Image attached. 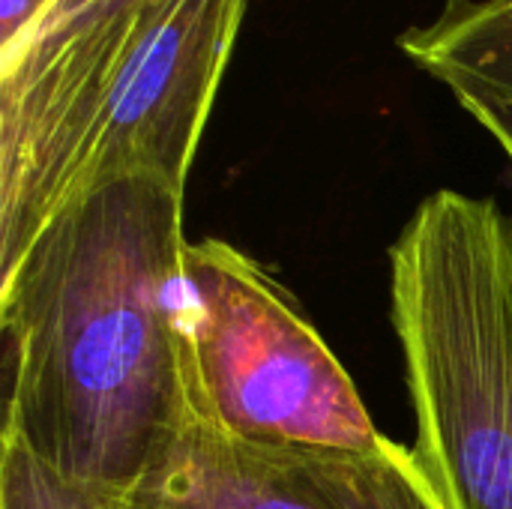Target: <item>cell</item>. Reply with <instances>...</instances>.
I'll use <instances>...</instances> for the list:
<instances>
[{
    "label": "cell",
    "mask_w": 512,
    "mask_h": 509,
    "mask_svg": "<svg viewBox=\"0 0 512 509\" xmlns=\"http://www.w3.org/2000/svg\"><path fill=\"white\" fill-rule=\"evenodd\" d=\"M183 195L156 174L96 180L0 279L3 438L63 477L132 495L186 417Z\"/></svg>",
    "instance_id": "obj_1"
},
{
    "label": "cell",
    "mask_w": 512,
    "mask_h": 509,
    "mask_svg": "<svg viewBox=\"0 0 512 509\" xmlns=\"http://www.w3.org/2000/svg\"><path fill=\"white\" fill-rule=\"evenodd\" d=\"M390 321L402 348L426 474L450 509H512V216L441 189L390 249Z\"/></svg>",
    "instance_id": "obj_2"
},
{
    "label": "cell",
    "mask_w": 512,
    "mask_h": 509,
    "mask_svg": "<svg viewBox=\"0 0 512 509\" xmlns=\"http://www.w3.org/2000/svg\"><path fill=\"white\" fill-rule=\"evenodd\" d=\"M180 375L186 411L249 444L378 450L387 441L294 294L225 240L186 243Z\"/></svg>",
    "instance_id": "obj_3"
},
{
    "label": "cell",
    "mask_w": 512,
    "mask_h": 509,
    "mask_svg": "<svg viewBox=\"0 0 512 509\" xmlns=\"http://www.w3.org/2000/svg\"><path fill=\"white\" fill-rule=\"evenodd\" d=\"M135 509H450L414 447H267L186 411L129 495Z\"/></svg>",
    "instance_id": "obj_4"
},
{
    "label": "cell",
    "mask_w": 512,
    "mask_h": 509,
    "mask_svg": "<svg viewBox=\"0 0 512 509\" xmlns=\"http://www.w3.org/2000/svg\"><path fill=\"white\" fill-rule=\"evenodd\" d=\"M246 3L153 0L147 6L108 90L75 192L117 174H156L186 192Z\"/></svg>",
    "instance_id": "obj_5"
},
{
    "label": "cell",
    "mask_w": 512,
    "mask_h": 509,
    "mask_svg": "<svg viewBox=\"0 0 512 509\" xmlns=\"http://www.w3.org/2000/svg\"><path fill=\"white\" fill-rule=\"evenodd\" d=\"M0 509H132V501L123 492L63 477L18 441L0 438Z\"/></svg>",
    "instance_id": "obj_6"
},
{
    "label": "cell",
    "mask_w": 512,
    "mask_h": 509,
    "mask_svg": "<svg viewBox=\"0 0 512 509\" xmlns=\"http://www.w3.org/2000/svg\"><path fill=\"white\" fill-rule=\"evenodd\" d=\"M147 3L150 0H54L51 9L45 12V18L39 21V27L27 39L42 36V33H54V30H66V27H75V24H84V21H96V18L114 15V12H129V9H138V6H147Z\"/></svg>",
    "instance_id": "obj_7"
},
{
    "label": "cell",
    "mask_w": 512,
    "mask_h": 509,
    "mask_svg": "<svg viewBox=\"0 0 512 509\" xmlns=\"http://www.w3.org/2000/svg\"><path fill=\"white\" fill-rule=\"evenodd\" d=\"M54 0H0V57L12 54L45 18Z\"/></svg>",
    "instance_id": "obj_8"
},
{
    "label": "cell",
    "mask_w": 512,
    "mask_h": 509,
    "mask_svg": "<svg viewBox=\"0 0 512 509\" xmlns=\"http://www.w3.org/2000/svg\"><path fill=\"white\" fill-rule=\"evenodd\" d=\"M132 509H135V507H132Z\"/></svg>",
    "instance_id": "obj_9"
}]
</instances>
